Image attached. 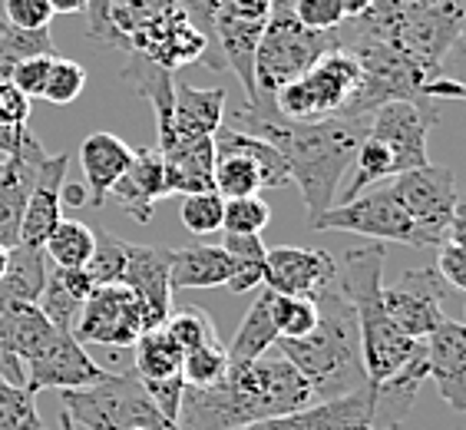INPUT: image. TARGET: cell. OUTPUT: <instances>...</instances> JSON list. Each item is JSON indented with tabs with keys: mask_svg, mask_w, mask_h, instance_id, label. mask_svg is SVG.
Instances as JSON below:
<instances>
[{
	"mask_svg": "<svg viewBox=\"0 0 466 430\" xmlns=\"http://www.w3.org/2000/svg\"><path fill=\"white\" fill-rule=\"evenodd\" d=\"M370 117H334L318 123H291L279 117V109L238 107L235 123L251 136L268 139L288 166V179L295 182L308 209V222H318L334 206V192L344 172L354 166L360 139L368 136Z\"/></svg>",
	"mask_w": 466,
	"mask_h": 430,
	"instance_id": "1",
	"label": "cell"
},
{
	"mask_svg": "<svg viewBox=\"0 0 466 430\" xmlns=\"http://www.w3.org/2000/svg\"><path fill=\"white\" fill-rule=\"evenodd\" d=\"M384 261L387 249L377 245H358L344 255L338 265V278L344 285L354 322L360 338V361L374 394L387 391H410L417 394L427 381V354L423 341L407 338L384 308L380 288H384Z\"/></svg>",
	"mask_w": 466,
	"mask_h": 430,
	"instance_id": "2",
	"label": "cell"
},
{
	"mask_svg": "<svg viewBox=\"0 0 466 430\" xmlns=\"http://www.w3.org/2000/svg\"><path fill=\"white\" fill-rule=\"evenodd\" d=\"M311 384L281 354L235 364L216 387H186L176 424L179 430H242L248 424L311 407Z\"/></svg>",
	"mask_w": 466,
	"mask_h": 430,
	"instance_id": "3",
	"label": "cell"
},
{
	"mask_svg": "<svg viewBox=\"0 0 466 430\" xmlns=\"http://www.w3.org/2000/svg\"><path fill=\"white\" fill-rule=\"evenodd\" d=\"M314 305H318L314 332H308L305 338H279L275 348L281 351V358L291 361L298 374L311 384L314 404L370 387L368 374H364V361H360L358 322H354V308L344 295L341 278L324 285L314 295Z\"/></svg>",
	"mask_w": 466,
	"mask_h": 430,
	"instance_id": "4",
	"label": "cell"
},
{
	"mask_svg": "<svg viewBox=\"0 0 466 430\" xmlns=\"http://www.w3.org/2000/svg\"><path fill=\"white\" fill-rule=\"evenodd\" d=\"M466 0H374L358 20H344L354 34L437 73L463 36Z\"/></svg>",
	"mask_w": 466,
	"mask_h": 430,
	"instance_id": "5",
	"label": "cell"
},
{
	"mask_svg": "<svg viewBox=\"0 0 466 430\" xmlns=\"http://www.w3.org/2000/svg\"><path fill=\"white\" fill-rule=\"evenodd\" d=\"M328 50H338V34H318L298 24L288 0H275L268 24L261 30L258 50L251 60V80H255V103L245 107L275 109V93L288 83H295L305 70H311Z\"/></svg>",
	"mask_w": 466,
	"mask_h": 430,
	"instance_id": "6",
	"label": "cell"
},
{
	"mask_svg": "<svg viewBox=\"0 0 466 430\" xmlns=\"http://www.w3.org/2000/svg\"><path fill=\"white\" fill-rule=\"evenodd\" d=\"M60 404L73 424L86 430H179L156 407L136 371L113 374L80 391H60Z\"/></svg>",
	"mask_w": 466,
	"mask_h": 430,
	"instance_id": "7",
	"label": "cell"
},
{
	"mask_svg": "<svg viewBox=\"0 0 466 430\" xmlns=\"http://www.w3.org/2000/svg\"><path fill=\"white\" fill-rule=\"evenodd\" d=\"M360 93V67L348 50H328L311 70L275 93L279 117L291 123H318V119L350 117V107Z\"/></svg>",
	"mask_w": 466,
	"mask_h": 430,
	"instance_id": "8",
	"label": "cell"
},
{
	"mask_svg": "<svg viewBox=\"0 0 466 430\" xmlns=\"http://www.w3.org/2000/svg\"><path fill=\"white\" fill-rule=\"evenodd\" d=\"M318 232H350L364 235L370 242H397L410 249H427L423 235L410 222L407 209L390 186L368 189L358 199H348L341 206H331L328 212L311 225Z\"/></svg>",
	"mask_w": 466,
	"mask_h": 430,
	"instance_id": "9",
	"label": "cell"
},
{
	"mask_svg": "<svg viewBox=\"0 0 466 430\" xmlns=\"http://www.w3.org/2000/svg\"><path fill=\"white\" fill-rule=\"evenodd\" d=\"M390 189L397 192L400 206L407 209L410 222L417 225V232L423 235L427 249H440L447 239V229L453 222V215L460 212V192L457 179L447 166H420V169L400 172L394 176Z\"/></svg>",
	"mask_w": 466,
	"mask_h": 430,
	"instance_id": "10",
	"label": "cell"
},
{
	"mask_svg": "<svg viewBox=\"0 0 466 430\" xmlns=\"http://www.w3.org/2000/svg\"><path fill=\"white\" fill-rule=\"evenodd\" d=\"M143 332H153L146 308L126 285H99L86 298L73 338L80 344H103V348H133Z\"/></svg>",
	"mask_w": 466,
	"mask_h": 430,
	"instance_id": "11",
	"label": "cell"
},
{
	"mask_svg": "<svg viewBox=\"0 0 466 430\" xmlns=\"http://www.w3.org/2000/svg\"><path fill=\"white\" fill-rule=\"evenodd\" d=\"M275 0H218L212 40L225 70H232L245 87V103H255V80H251V60L258 50L261 30L268 24Z\"/></svg>",
	"mask_w": 466,
	"mask_h": 430,
	"instance_id": "12",
	"label": "cell"
},
{
	"mask_svg": "<svg viewBox=\"0 0 466 430\" xmlns=\"http://www.w3.org/2000/svg\"><path fill=\"white\" fill-rule=\"evenodd\" d=\"M437 107L427 103H410V99H394L377 107L368 119V136L384 146L394 159V176L410 169H420L431 162L427 156V136L437 126Z\"/></svg>",
	"mask_w": 466,
	"mask_h": 430,
	"instance_id": "13",
	"label": "cell"
},
{
	"mask_svg": "<svg viewBox=\"0 0 466 430\" xmlns=\"http://www.w3.org/2000/svg\"><path fill=\"white\" fill-rule=\"evenodd\" d=\"M109 371L99 368L96 361L83 351V344L70 332L56 328L44 348L24 361V387L30 394L40 391H80L96 381H103Z\"/></svg>",
	"mask_w": 466,
	"mask_h": 430,
	"instance_id": "14",
	"label": "cell"
},
{
	"mask_svg": "<svg viewBox=\"0 0 466 430\" xmlns=\"http://www.w3.org/2000/svg\"><path fill=\"white\" fill-rule=\"evenodd\" d=\"M447 282L437 275V269H417L407 271L394 285L380 288L384 308L390 322L413 341H423L437 328L447 314H443V298H447Z\"/></svg>",
	"mask_w": 466,
	"mask_h": 430,
	"instance_id": "15",
	"label": "cell"
},
{
	"mask_svg": "<svg viewBox=\"0 0 466 430\" xmlns=\"http://www.w3.org/2000/svg\"><path fill=\"white\" fill-rule=\"evenodd\" d=\"M133 354L136 377L143 381V387L149 391L156 407L169 421H176L182 391H186V381H182V348L169 338L166 328H153V332H143L136 338Z\"/></svg>",
	"mask_w": 466,
	"mask_h": 430,
	"instance_id": "16",
	"label": "cell"
},
{
	"mask_svg": "<svg viewBox=\"0 0 466 430\" xmlns=\"http://www.w3.org/2000/svg\"><path fill=\"white\" fill-rule=\"evenodd\" d=\"M338 278V261L324 249H295L279 245L265 251V285L268 292L295 298H314L324 285Z\"/></svg>",
	"mask_w": 466,
	"mask_h": 430,
	"instance_id": "17",
	"label": "cell"
},
{
	"mask_svg": "<svg viewBox=\"0 0 466 430\" xmlns=\"http://www.w3.org/2000/svg\"><path fill=\"white\" fill-rule=\"evenodd\" d=\"M242 430H377V401L374 391L364 387L334 401H318L295 414L248 424Z\"/></svg>",
	"mask_w": 466,
	"mask_h": 430,
	"instance_id": "18",
	"label": "cell"
},
{
	"mask_svg": "<svg viewBox=\"0 0 466 430\" xmlns=\"http://www.w3.org/2000/svg\"><path fill=\"white\" fill-rule=\"evenodd\" d=\"M169 245H136L126 242V269L119 285H126L146 308V318L153 328H162V322L172 312V288H169Z\"/></svg>",
	"mask_w": 466,
	"mask_h": 430,
	"instance_id": "19",
	"label": "cell"
},
{
	"mask_svg": "<svg viewBox=\"0 0 466 430\" xmlns=\"http://www.w3.org/2000/svg\"><path fill=\"white\" fill-rule=\"evenodd\" d=\"M423 354H427V377L437 384L440 397L453 411H466V328L453 318L433 328L423 338Z\"/></svg>",
	"mask_w": 466,
	"mask_h": 430,
	"instance_id": "20",
	"label": "cell"
},
{
	"mask_svg": "<svg viewBox=\"0 0 466 430\" xmlns=\"http://www.w3.org/2000/svg\"><path fill=\"white\" fill-rule=\"evenodd\" d=\"M66 166H70V156H46L36 166L34 186H30L27 206H24V219H20V245L44 249L46 235L54 232L56 222L63 219L60 189L66 182Z\"/></svg>",
	"mask_w": 466,
	"mask_h": 430,
	"instance_id": "21",
	"label": "cell"
},
{
	"mask_svg": "<svg viewBox=\"0 0 466 430\" xmlns=\"http://www.w3.org/2000/svg\"><path fill=\"white\" fill-rule=\"evenodd\" d=\"M166 196H169V189H166V166H162L159 149L143 146V149H133L129 169L119 176L116 186L109 189L106 199H113L133 222L146 225L153 219L156 202Z\"/></svg>",
	"mask_w": 466,
	"mask_h": 430,
	"instance_id": "22",
	"label": "cell"
},
{
	"mask_svg": "<svg viewBox=\"0 0 466 430\" xmlns=\"http://www.w3.org/2000/svg\"><path fill=\"white\" fill-rule=\"evenodd\" d=\"M133 162V146H126L119 136L113 133H93L83 139L80 146V166L86 176V202L103 206L109 196V189L116 186L119 176L129 169Z\"/></svg>",
	"mask_w": 466,
	"mask_h": 430,
	"instance_id": "23",
	"label": "cell"
},
{
	"mask_svg": "<svg viewBox=\"0 0 466 430\" xmlns=\"http://www.w3.org/2000/svg\"><path fill=\"white\" fill-rule=\"evenodd\" d=\"M93 288L96 285H93V278L86 269H56V265H50L46 269L44 292L36 298V308L50 318L54 328L73 334L86 298L93 295Z\"/></svg>",
	"mask_w": 466,
	"mask_h": 430,
	"instance_id": "24",
	"label": "cell"
},
{
	"mask_svg": "<svg viewBox=\"0 0 466 430\" xmlns=\"http://www.w3.org/2000/svg\"><path fill=\"white\" fill-rule=\"evenodd\" d=\"M44 159L46 149L4 159V172H0V249L10 251L20 245V219H24V206H27L36 166Z\"/></svg>",
	"mask_w": 466,
	"mask_h": 430,
	"instance_id": "25",
	"label": "cell"
},
{
	"mask_svg": "<svg viewBox=\"0 0 466 430\" xmlns=\"http://www.w3.org/2000/svg\"><path fill=\"white\" fill-rule=\"evenodd\" d=\"M225 117V90H198L188 83H176L172 90V119L166 129H156L162 136L182 133V136H216Z\"/></svg>",
	"mask_w": 466,
	"mask_h": 430,
	"instance_id": "26",
	"label": "cell"
},
{
	"mask_svg": "<svg viewBox=\"0 0 466 430\" xmlns=\"http://www.w3.org/2000/svg\"><path fill=\"white\" fill-rule=\"evenodd\" d=\"M235 275V259L222 245H186L172 249L169 288H225Z\"/></svg>",
	"mask_w": 466,
	"mask_h": 430,
	"instance_id": "27",
	"label": "cell"
},
{
	"mask_svg": "<svg viewBox=\"0 0 466 430\" xmlns=\"http://www.w3.org/2000/svg\"><path fill=\"white\" fill-rule=\"evenodd\" d=\"M275 344H279V328H275V318H271V292L265 288L255 298V305L248 308L245 322L238 324L232 344H225L228 348V368L248 364L255 358H265Z\"/></svg>",
	"mask_w": 466,
	"mask_h": 430,
	"instance_id": "28",
	"label": "cell"
},
{
	"mask_svg": "<svg viewBox=\"0 0 466 430\" xmlns=\"http://www.w3.org/2000/svg\"><path fill=\"white\" fill-rule=\"evenodd\" d=\"M46 269H50V259L44 255V249H27V245H17V249L7 251V271L0 278V302H34L44 292Z\"/></svg>",
	"mask_w": 466,
	"mask_h": 430,
	"instance_id": "29",
	"label": "cell"
},
{
	"mask_svg": "<svg viewBox=\"0 0 466 430\" xmlns=\"http://www.w3.org/2000/svg\"><path fill=\"white\" fill-rule=\"evenodd\" d=\"M216 139V153H242L248 156L261 172V189H281L288 179V166L281 159V153L268 139H261V136H251V133H242V129H225L218 126V133L212 136Z\"/></svg>",
	"mask_w": 466,
	"mask_h": 430,
	"instance_id": "30",
	"label": "cell"
},
{
	"mask_svg": "<svg viewBox=\"0 0 466 430\" xmlns=\"http://www.w3.org/2000/svg\"><path fill=\"white\" fill-rule=\"evenodd\" d=\"M93 245H96V239H93L90 225L76 222V219H60L54 232L46 235L44 255L56 269H86Z\"/></svg>",
	"mask_w": 466,
	"mask_h": 430,
	"instance_id": "31",
	"label": "cell"
},
{
	"mask_svg": "<svg viewBox=\"0 0 466 430\" xmlns=\"http://www.w3.org/2000/svg\"><path fill=\"white\" fill-rule=\"evenodd\" d=\"M212 189L222 199H245L261 192L258 166L242 153H216V169H212Z\"/></svg>",
	"mask_w": 466,
	"mask_h": 430,
	"instance_id": "32",
	"label": "cell"
},
{
	"mask_svg": "<svg viewBox=\"0 0 466 430\" xmlns=\"http://www.w3.org/2000/svg\"><path fill=\"white\" fill-rule=\"evenodd\" d=\"M54 36L50 27L44 30H24V27H4L0 30V80H7L10 70L30 56H54Z\"/></svg>",
	"mask_w": 466,
	"mask_h": 430,
	"instance_id": "33",
	"label": "cell"
},
{
	"mask_svg": "<svg viewBox=\"0 0 466 430\" xmlns=\"http://www.w3.org/2000/svg\"><path fill=\"white\" fill-rule=\"evenodd\" d=\"M225 374H228V348H225L222 338L182 354V381H186V387H198V391L216 387Z\"/></svg>",
	"mask_w": 466,
	"mask_h": 430,
	"instance_id": "34",
	"label": "cell"
},
{
	"mask_svg": "<svg viewBox=\"0 0 466 430\" xmlns=\"http://www.w3.org/2000/svg\"><path fill=\"white\" fill-rule=\"evenodd\" d=\"M162 328H166L169 338L179 344L182 354L218 341L216 322H212V314L202 312V308H179V312H169V318L162 322Z\"/></svg>",
	"mask_w": 466,
	"mask_h": 430,
	"instance_id": "35",
	"label": "cell"
},
{
	"mask_svg": "<svg viewBox=\"0 0 466 430\" xmlns=\"http://www.w3.org/2000/svg\"><path fill=\"white\" fill-rule=\"evenodd\" d=\"M93 239H96V245H93V255L86 261L93 285H119L126 269V242L106 229H93Z\"/></svg>",
	"mask_w": 466,
	"mask_h": 430,
	"instance_id": "36",
	"label": "cell"
},
{
	"mask_svg": "<svg viewBox=\"0 0 466 430\" xmlns=\"http://www.w3.org/2000/svg\"><path fill=\"white\" fill-rule=\"evenodd\" d=\"M437 275L443 278L450 288H457V292L466 288V212H463V206L453 215V222H450V229H447V239L440 245Z\"/></svg>",
	"mask_w": 466,
	"mask_h": 430,
	"instance_id": "37",
	"label": "cell"
},
{
	"mask_svg": "<svg viewBox=\"0 0 466 430\" xmlns=\"http://www.w3.org/2000/svg\"><path fill=\"white\" fill-rule=\"evenodd\" d=\"M271 318H275L279 338H305L318 324V305H314V298H295L271 292Z\"/></svg>",
	"mask_w": 466,
	"mask_h": 430,
	"instance_id": "38",
	"label": "cell"
},
{
	"mask_svg": "<svg viewBox=\"0 0 466 430\" xmlns=\"http://www.w3.org/2000/svg\"><path fill=\"white\" fill-rule=\"evenodd\" d=\"M0 430H46L27 387L0 377Z\"/></svg>",
	"mask_w": 466,
	"mask_h": 430,
	"instance_id": "39",
	"label": "cell"
},
{
	"mask_svg": "<svg viewBox=\"0 0 466 430\" xmlns=\"http://www.w3.org/2000/svg\"><path fill=\"white\" fill-rule=\"evenodd\" d=\"M271 222V209L261 196L225 199L222 229L228 235H261Z\"/></svg>",
	"mask_w": 466,
	"mask_h": 430,
	"instance_id": "40",
	"label": "cell"
},
{
	"mask_svg": "<svg viewBox=\"0 0 466 430\" xmlns=\"http://www.w3.org/2000/svg\"><path fill=\"white\" fill-rule=\"evenodd\" d=\"M83 90H86V70H83L76 60L54 56V60H50V70H46L44 97L40 99L54 103V107H70Z\"/></svg>",
	"mask_w": 466,
	"mask_h": 430,
	"instance_id": "41",
	"label": "cell"
},
{
	"mask_svg": "<svg viewBox=\"0 0 466 430\" xmlns=\"http://www.w3.org/2000/svg\"><path fill=\"white\" fill-rule=\"evenodd\" d=\"M222 212H225V199L218 192H188L182 199L179 219L192 235H212L222 229Z\"/></svg>",
	"mask_w": 466,
	"mask_h": 430,
	"instance_id": "42",
	"label": "cell"
},
{
	"mask_svg": "<svg viewBox=\"0 0 466 430\" xmlns=\"http://www.w3.org/2000/svg\"><path fill=\"white\" fill-rule=\"evenodd\" d=\"M295 17L301 27L318 30V34H331L344 24V14L338 7V0H295L291 4Z\"/></svg>",
	"mask_w": 466,
	"mask_h": 430,
	"instance_id": "43",
	"label": "cell"
},
{
	"mask_svg": "<svg viewBox=\"0 0 466 430\" xmlns=\"http://www.w3.org/2000/svg\"><path fill=\"white\" fill-rule=\"evenodd\" d=\"M54 20V7L46 0H4V24L24 30H44Z\"/></svg>",
	"mask_w": 466,
	"mask_h": 430,
	"instance_id": "44",
	"label": "cell"
},
{
	"mask_svg": "<svg viewBox=\"0 0 466 430\" xmlns=\"http://www.w3.org/2000/svg\"><path fill=\"white\" fill-rule=\"evenodd\" d=\"M56 56V54H54ZM54 56H30V60H24V63H17L14 70H10V77L7 80L17 87L24 97H30V99H40L44 97V83H46V70H50V60Z\"/></svg>",
	"mask_w": 466,
	"mask_h": 430,
	"instance_id": "45",
	"label": "cell"
},
{
	"mask_svg": "<svg viewBox=\"0 0 466 430\" xmlns=\"http://www.w3.org/2000/svg\"><path fill=\"white\" fill-rule=\"evenodd\" d=\"M30 113H34V99L24 97L10 80H0V126L20 129L30 123Z\"/></svg>",
	"mask_w": 466,
	"mask_h": 430,
	"instance_id": "46",
	"label": "cell"
},
{
	"mask_svg": "<svg viewBox=\"0 0 466 430\" xmlns=\"http://www.w3.org/2000/svg\"><path fill=\"white\" fill-rule=\"evenodd\" d=\"M182 7V14H186L192 24H196L202 34L208 36V44H212V54H216V40H212V24H216V10H218V0H176ZM218 60V54H216ZM218 70H225L222 60H218Z\"/></svg>",
	"mask_w": 466,
	"mask_h": 430,
	"instance_id": "47",
	"label": "cell"
},
{
	"mask_svg": "<svg viewBox=\"0 0 466 430\" xmlns=\"http://www.w3.org/2000/svg\"><path fill=\"white\" fill-rule=\"evenodd\" d=\"M40 149V139L30 133V126H20V129H4L0 126V153L4 156H24Z\"/></svg>",
	"mask_w": 466,
	"mask_h": 430,
	"instance_id": "48",
	"label": "cell"
},
{
	"mask_svg": "<svg viewBox=\"0 0 466 430\" xmlns=\"http://www.w3.org/2000/svg\"><path fill=\"white\" fill-rule=\"evenodd\" d=\"M60 202H66V206H83V202H86V189H83L80 182H63Z\"/></svg>",
	"mask_w": 466,
	"mask_h": 430,
	"instance_id": "49",
	"label": "cell"
},
{
	"mask_svg": "<svg viewBox=\"0 0 466 430\" xmlns=\"http://www.w3.org/2000/svg\"><path fill=\"white\" fill-rule=\"evenodd\" d=\"M370 4H374V0H338V7H341L344 20H358V17H364V14L370 10Z\"/></svg>",
	"mask_w": 466,
	"mask_h": 430,
	"instance_id": "50",
	"label": "cell"
},
{
	"mask_svg": "<svg viewBox=\"0 0 466 430\" xmlns=\"http://www.w3.org/2000/svg\"><path fill=\"white\" fill-rule=\"evenodd\" d=\"M46 4L54 7V14H83L90 0H46Z\"/></svg>",
	"mask_w": 466,
	"mask_h": 430,
	"instance_id": "51",
	"label": "cell"
},
{
	"mask_svg": "<svg viewBox=\"0 0 466 430\" xmlns=\"http://www.w3.org/2000/svg\"><path fill=\"white\" fill-rule=\"evenodd\" d=\"M60 430H76V424L66 417V411H63V407H60Z\"/></svg>",
	"mask_w": 466,
	"mask_h": 430,
	"instance_id": "52",
	"label": "cell"
},
{
	"mask_svg": "<svg viewBox=\"0 0 466 430\" xmlns=\"http://www.w3.org/2000/svg\"><path fill=\"white\" fill-rule=\"evenodd\" d=\"M4 271H7V249H0V278H4Z\"/></svg>",
	"mask_w": 466,
	"mask_h": 430,
	"instance_id": "53",
	"label": "cell"
},
{
	"mask_svg": "<svg viewBox=\"0 0 466 430\" xmlns=\"http://www.w3.org/2000/svg\"><path fill=\"white\" fill-rule=\"evenodd\" d=\"M4 27H7V24H4V17H0V30H4Z\"/></svg>",
	"mask_w": 466,
	"mask_h": 430,
	"instance_id": "54",
	"label": "cell"
},
{
	"mask_svg": "<svg viewBox=\"0 0 466 430\" xmlns=\"http://www.w3.org/2000/svg\"><path fill=\"white\" fill-rule=\"evenodd\" d=\"M0 172H4V162H0Z\"/></svg>",
	"mask_w": 466,
	"mask_h": 430,
	"instance_id": "55",
	"label": "cell"
}]
</instances>
